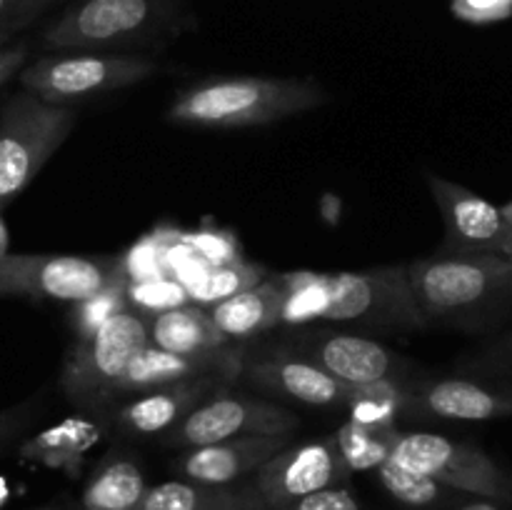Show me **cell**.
<instances>
[{
  "instance_id": "f1b7e54d",
  "label": "cell",
  "mask_w": 512,
  "mask_h": 510,
  "mask_svg": "<svg viewBox=\"0 0 512 510\" xmlns=\"http://www.w3.org/2000/svg\"><path fill=\"white\" fill-rule=\"evenodd\" d=\"M35 418V400L13 405L8 410H0V453L15 443L20 435L28 430V425Z\"/></svg>"
},
{
  "instance_id": "74e56055",
  "label": "cell",
  "mask_w": 512,
  "mask_h": 510,
  "mask_svg": "<svg viewBox=\"0 0 512 510\" xmlns=\"http://www.w3.org/2000/svg\"><path fill=\"white\" fill-rule=\"evenodd\" d=\"M15 25H0V45H5L10 40V35H13Z\"/></svg>"
},
{
  "instance_id": "603a6c76",
  "label": "cell",
  "mask_w": 512,
  "mask_h": 510,
  "mask_svg": "<svg viewBox=\"0 0 512 510\" xmlns=\"http://www.w3.org/2000/svg\"><path fill=\"white\" fill-rule=\"evenodd\" d=\"M380 485L393 495L398 503H403L410 510H435L443 508L445 503L453 500V495H460L458 490L448 488V485L438 483V480L428 478L423 473L405 468L398 460L388 458L378 465Z\"/></svg>"
},
{
  "instance_id": "7402d4cb",
  "label": "cell",
  "mask_w": 512,
  "mask_h": 510,
  "mask_svg": "<svg viewBox=\"0 0 512 510\" xmlns=\"http://www.w3.org/2000/svg\"><path fill=\"white\" fill-rule=\"evenodd\" d=\"M138 510H265L253 490L205 485L193 480H165L145 493Z\"/></svg>"
},
{
  "instance_id": "9a60e30c",
  "label": "cell",
  "mask_w": 512,
  "mask_h": 510,
  "mask_svg": "<svg viewBox=\"0 0 512 510\" xmlns=\"http://www.w3.org/2000/svg\"><path fill=\"white\" fill-rule=\"evenodd\" d=\"M405 413H423L443 420L512 418V388L468 378H440L408 388Z\"/></svg>"
},
{
  "instance_id": "484cf974",
  "label": "cell",
  "mask_w": 512,
  "mask_h": 510,
  "mask_svg": "<svg viewBox=\"0 0 512 510\" xmlns=\"http://www.w3.org/2000/svg\"><path fill=\"white\" fill-rule=\"evenodd\" d=\"M263 280V270L258 265H248L243 260H233V263L215 265L208 275H205L200 283H195V288L190 290L193 298H198L200 303H220V300L230 298V295L240 293V290L250 288V285L260 283Z\"/></svg>"
},
{
  "instance_id": "6da1fadb",
  "label": "cell",
  "mask_w": 512,
  "mask_h": 510,
  "mask_svg": "<svg viewBox=\"0 0 512 510\" xmlns=\"http://www.w3.org/2000/svg\"><path fill=\"white\" fill-rule=\"evenodd\" d=\"M285 318L288 323L325 318L393 328L428 325L413 298L405 265L368 273H293Z\"/></svg>"
},
{
  "instance_id": "9c48e42d",
  "label": "cell",
  "mask_w": 512,
  "mask_h": 510,
  "mask_svg": "<svg viewBox=\"0 0 512 510\" xmlns=\"http://www.w3.org/2000/svg\"><path fill=\"white\" fill-rule=\"evenodd\" d=\"M128 275L120 260L83 255L5 253L0 255V295L33 300H78Z\"/></svg>"
},
{
  "instance_id": "f546056e",
  "label": "cell",
  "mask_w": 512,
  "mask_h": 510,
  "mask_svg": "<svg viewBox=\"0 0 512 510\" xmlns=\"http://www.w3.org/2000/svg\"><path fill=\"white\" fill-rule=\"evenodd\" d=\"M453 13L470 23H490L512 13V0H453Z\"/></svg>"
},
{
  "instance_id": "44dd1931",
  "label": "cell",
  "mask_w": 512,
  "mask_h": 510,
  "mask_svg": "<svg viewBox=\"0 0 512 510\" xmlns=\"http://www.w3.org/2000/svg\"><path fill=\"white\" fill-rule=\"evenodd\" d=\"M148 493L145 473L130 453H108L88 478L83 510H138Z\"/></svg>"
},
{
  "instance_id": "d4e9b609",
  "label": "cell",
  "mask_w": 512,
  "mask_h": 510,
  "mask_svg": "<svg viewBox=\"0 0 512 510\" xmlns=\"http://www.w3.org/2000/svg\"><path fill=\"white\" fill-rule=\"evenodd\" d=\"M128 308V275H120L118 280L105 285L103 290H98V293L88 295V298L75 303L73 315H70L75 340L93 338L110 318H115V315L123 313V310Z\"/></svg>"
},
{
  "instance_id": "f35d334b",
  "label": "cell",
  "mask_w": 512,
  "mask_h": 510,
  "mask_svg": "<svg viewBox=\"0 0 512 510\" xmlns=\"http://www.w3.org/2000/svg\"><path fill=\"white\" fill-rule=\"evenodd\" d=\"M503 210V215H505V220H508V225H512V200L508 205H505V208H500Z\"/></svg>"
},
{
  "instance_id": "5b68a950",
  "label": "cell",
  "mask_w": 512,
  "mask_h": 510,
  "mask_svg": "<svg viewBox=\"0 0 512 510\" xmlns=\"http://www.w3.org/2000/svg\"><path fill=\"white\" fill-rule=\"evenodd\" d=\"M75 125L70 105L20 90L0 110V208L18 198Z\"/></svg>"
},
{
  "instance_id": "8fae6325",
  "label": "cell",
  "mask_w": 512,
  "mask_h": 510,
  "mask_svg": "<svg viewBox=\"0 0 512 510\" xmlns=\"http://www.w3.org/2000/svg\"><path fill=\"white\" fill-rule=\"evenodd\" d=\"M348 478L350 470L335 438H325L305 445H288L275 453L255 470L248 488L265 510H280L303 495L345 485Z\"/></svg>"
},
{
  "instance_id": "836d02e7",
  "label": "cell",
  "mask_w": 512,
  "mask_h": 510,
  "mask_svg": "<svg viewBox=\"0 0 512 510\" xmlns=\"http://www.w3.org/2000/svg\"><path fill=\"white\" fill-rule=\"evenodd\" d=\"M25 58H28V43L0 45V85L23 70Z\"/></svg>"
},
{
  "instance_id": "d6a6232c",
  "label": "cell",
  "mask_w": 512,
  "mask_h": 510,
  "mask_svg": "<svg viewBox=\"0 0 512 510\" xmlns=\"http://www.w3.org/2000/svg\"><path fill=\"white\" fill-rule=\"evenodd\" d=\"M195 245H198L200 255H203L205 260H210L213 265H225L238 260V255H235V243L228 238V235H215V233L200 235Z\"/></svg>"
},
{
  "instance_id": "ffe728a7",
  "label": "cell",
  "mask_w": 512,
  "mask_h": 510,
  "mask_svg": "<svg viewBox=\"0 0 512 510\" xmlns=\"http://www.w3.org/2000/svg\"><path fill=\"white\" fill-rule=\"evenodd\" d=\"M145 320H148L150 345L168 350V353H208V350L225 348V343L230 340L213 323L208 310L200 305H178V308L163 310Z\"/></svg>"
},
{
  "instance_id": "ba28073f",
  "label": "cell",
  "mask_w": 512,
  "mask_h": 510,
  "mask_svg": "<svg viewBox=\"0 0 512 510\" xmlns=\"http://www.w3.org/2000/svg\"><path fill=\"white\" fill-rule=\"evenodd\" d=\"M390 458L458 493L512 505V473L475 445L438 433H398Z\"/></svg>"
},
{
  "instance_id": "d6986e66",
  "label": "cell",
  "mask_w": 512,
  "mask_h": 510,
  "mask_svg": "<svg viewBox=\"0 0 512 510\" xmlns=\"http://www.w3.org/2000/svg\"><path fill=\"white\" fill-rule=\"evenodd\" d=\"M285 298H288L285 278L270 275V278H263L260 283L215 303L208 313L228 338H250V335H258L283 323Z\"/></svg>"
},
{
  "instance_id": "ac0fdd59",
  "label": "cell",
  "mask_w": 512,
  "mask_h": 510,
  "mask_svg": "<svg viewBox=\"0 0 512 510\" xmlns=\"http://www.w3.org/2000/svg\"><path fill=\"white\" fill-rule=\"evenodd\" d=\"M210 390H218L215 375H203V378L178 380V383L160 385L140 393L133 403L125 405L118 413L120 428L133 435H158L173 430L185 415L198 408Z\"/></svg>"
},
{
  "instance_id": "4dcf8cb0",
  "label": "cell",
  "mask_w": 512,
  "mask_h": 510,
  "mask_svg": "<svg viewBox=\"0 0 512 510\" xmlns=\"http://www.w3.org/2000/svg\"><path fill=\"white\" fill-rule=\"evenodd\" d=\"M60 0H0V25H23Z\"/></svg>"
},
{
  "instance_id": "8992f818",
  "label": "cell",
  "mask_w": 512,
  "mask_h": 510,
  "mask_svg": "<svg viewBox=\"0 0 512 510\" xmlns=\"http://www.w3.org/2000/svg\"><path fill=\"white\" fill-rule=\"evenodd\" d=\"M158 63L143 55L123 53H50L18 73L23 90L53 105L113 93L143 83Z\"/></svg>"
},
{
  "instance_id": "52a82bcc",
  "label": "cell",
  "mask_w": 512,
  "mask_h": 510,
  "mask_svg": "<svg viewBox=\"0 0 512 510\" xmlns=\"http://www.w3.org/2000/svg\"><path fill=\"white\" fill-rule=\"evenodd\" d=\"M148 320L135 310L110 318L93 338L75 340L60 375V388L75 405H98L113 398L120 378L148 345Z\"/></svg>"
},
{
  "instance_id": "cb8c5ba5",
  "label": "cell",
  "mask_w": 512,
  "mask_h": 510,
  "mask_svg": "<svg viewBox=\"0 0 512 510\" xmlns=\"http://www.w3.org/2000/svg\"><path fill=\"white\" fill-rule=\"evenodd\" d=\"M333 438L348 470L355 473V470H375L383 460H388L398 430L395 425H368L350 418Z\"/></svg>"
},
{
  "instance_id": "8d00e7d4",
  "label": "cell",
  "mask_w": 512,
  "mask_h": 510,
  "mask_svg": "<svg viewBox=\"0 0 512 510\" xmlns=\"http://www.w3.org/2000/svg\"><path fill=\"white\" fill-rule=\"evenodd\" d=\"M8 253V228L3 225V220H0V255Z\"/></svg>"
},
{
  "instance_id": "e0dca14e",
  "label": "cell",
  "mask_w": 512,
  "mask_h": 510,
  "mask_svg": "<svg viewBox=\"0 0 512 510\" xmlns=\"http://www.w3.org/2000/svg\"><path fill=\"white\" fill-rule=\"evenodd\" d=\"M243 353L238 350H208V353L180 355L160 350L155 345H145L138 358L130 363L125 375L120 378L115 395L120 393H145L150 388L178 383L188 378H203V375H223V378H238Z\"/></svg>"
},
{
  "instance_id": "30bf717a",
  "label": "cell",
  "mask_w": 512,
  "mask_h": 510,
  "mask_svg": "<svg viewBox=\"0 0 512 510\" xmlns=\"http://www.w3.org/2000/svg\"><path fill=\"white\" fill-rule=\"evenodd\" d=\"M295 428L298 418L280 405L220 393L190 410L173 430L165 433V443L198 448L245 435H293Z\"/></svg>"
},
{
  "instance_id": "7a4b0ae2",
  "label": "cell",
  "mask_w": 512,
  "mask_h": 510,
  "mask_svg": "<svg viewBox=\"0 0 512 510\" xmlns=\"http://www.w3.org/2000/svg\"><path fill=\"white\" fill-rule=\"evenodd\" d=\"M328 100L315 80L235 75L213 78L183 90L170 108V120L198 128H248L313 110Z\"/></svg>"
},
{
  "instance_id": "3957f363",
  "label": "cell",
  "mask_w": 512,
  "mask_h": 510,
  "mask_svg": "<svg viewBox=\"0 0 512 510\" xmlns=\"http://www.w3.org/2000/svg\"><path fill=\"white\" fill-rule=\"evenodd\" d=\"M410 290L428 323H470L512 300V258L455 253L405 265Z\"/></svg>"
},
{
  "instance_id": "2e32d148",
  "label": "cell",
  "mask_w": 512,
  "mask_h": 510,
  "mask_svg": "<svg viewBox=\"0 0 512 510\" xmlns=\"http://www.w3.org/2000/svg\"><path fill=\"white\" fill-rule=\"evenodd\" d=\"M293 435H245V438L220 440V443L185 448L175 458L173 470L178 478L205 485H233L243 475L255 473L275 453L288 448Z\"/></svg>"
},
{
  "instance_id": "4fadbf2b",
  "label": "cell",
  "mask_w": 512,
  "mask_h": 510,
  "mask_svg": "<svg viewBox=\"0 0 512 510\" xmlns=\"http://www.w3.org/2000/svg\"><path fill=\"white\" fill-rule=\"evenodd\" d=\"M428 185L443 213L448 245L455 253H500L508 220L503 210L485 200L483 195L445 180L440 175H428Z\"/></svg>"
},
{
  "instance_id": "1f68e13d",
  "label": "cell",
  "mask_w": 512,
  "mask_h": 510,
  "mask_svg": "<svg viewBox=\"0 0 512 510\" xmlns=\"http://www.w3.org/2000/svg\"><path fill=\"white\" fill-rule=\"evenodd\" d=\"M475 363L488 373H512V333L503 335L490 348H485Z\"/></svg>"
},
{
  "instance_id": "83f0119b",
  "label": "cell",
  "mask_w": 512,
  "mask_h": 510,
  "mask_svg": "<svg viewBox=\"0 0 512 510\" xmlns=\"http://www.w3.org/2000/svg\"><path fill=\"white\" fill-rule=\"evenodd\" d=\"M280 510H363V505L345 485H335V488H323L318 493L303 495V498L293 500Z\"/></svg>"
},
{
  "instance_id": "277c9868",
  "label": "cell",
  "mask_w": 512,
  "mask_h": 510,
  "mask_svg": "<svg viewBox=\"0 0 512 510\" xmlns=\"http://www.w3.org/2000/svg\"><path fill=\"white\" fill-rule=\"evenodd\" d=\"M180 18V0H75L45 28L53 53H115L148 43Z\"/></svg>"
},
{
  "instance_id": "d590c367",
  "label": "cell",
  "mask_w": 512,
  "mask_h": 510,
  "mask_svg": "<svg viewBox=\"0 0 512 510\" xmlns=\"http://www.w3.org/2000/svg\"><path fill=\"white\" fill-rule=\"evenodd\" d=\"M500 255H508V258H512V225L508 228V235H505L503 245H500Z\"/></svg>"
},
{
  "instance_id": "7c38bea8",
  "label": "cell",
  "mask_w": 512,
  "mask_h": 510,
  "mask_svg": "<svg viewBox=\"0 0 512 510\" xmlns=\"http://www.w3.org/2000/svg\"><path fill=\"white\" fill-rule=\"evenodd\" d=\"M295 355L325 370L345 385H370L380 380H398L408 368L395 350L363 335L335 330H300L290 340Z\"/></svg>"
},
{
  "instance_id": "4316f807",
  "label": "cell",
  "mask_w": 512,
  "mask_h": 510,
  "mask_svg": "<svg viewBox=\"0 0 512 510\" xmlns=\"http://www.w3.org/2000/svg\"><path fill=\"white\" fill-rule=\"evenodd\" d=\"M188 293L180 285L168 283L163 278H150V280H128V305H135V313L145 315H158L163 310L178 308L185 303Z\"/></svg>"
},
{
  "instance_id": "e575fe53",
  "label": "cell",
  "mask_w": 512,
  "mask_h": 510,
  "mask_svg": "<svg viewBox=\"0 0 512 510\" xmlns=\"http://www.w3.org/2000/svg\"><path fill=\"white\" fill-rule=\"evenodd\" d=\"M503 505L505 503H500V500L475 498V500H468V503H463L460 508H455V510H505Z\"/></svg>"
},
{
  "instance_id": "5bb4252c",
  "label": "cell",
  "mask_w": 512,
  "mask_h": 510,
  "mask_svg": "<svg viewBox=\"0 0 512 510\" xmlns=\"http://www.w3.org/2000/svg\"><path fill=\"white\" fill-rule=\"evenodd\" d=\"M240 375L258 388L280 393L305 405H318V408H333V405L348 408V400L353 395V385L340 383L300 355L283 353V350L258 355V358L243 355Z\"/></svg>"
},
{
  "instance_id": "ab89813d",
  "label": "cell",
  "mask_w": 512,
  "mask_h": 510,
  "mask_svg": "<svg viewBox=\"0 0 512 510\" xmlns=\"http://www.w3.org/2000/svg\"><path fill=\"white\" fill-rule=\"evenodd\" d=\"M38 510H58V508H38Z\"/></svg>"
}]
</instances>
